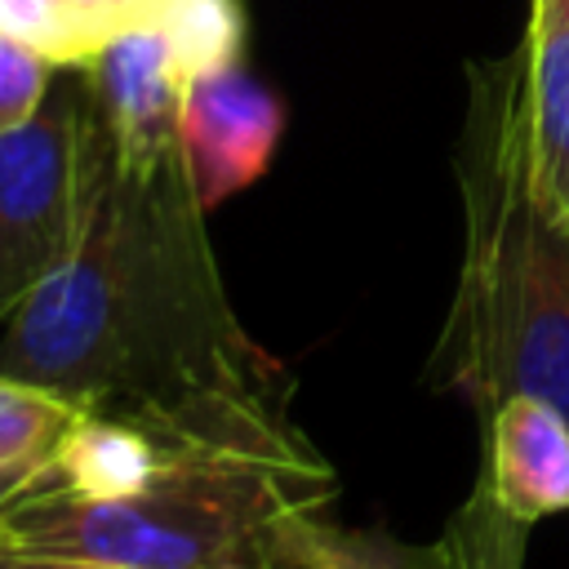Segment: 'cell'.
<instances>
[{"mask_svg":"<svg viewBox=\"0 0 569 569\" xmlns=\"http://www.w3.org/2000/svg\"><path fill=\"white\" fill-rule=\"evenodd\" d=\"M0 369L187 453L325 467L289 418L284 369L244 333L187 164L107 160L76 253L9 316Z\"/></svg>","mask_w":569,"mask_h":569,"instance_id":"1","label":"cell"},{"mask_svg":"<svg viewBox=\"0 0 569 569\" xmlns=\"http://www.w3.org/2000/svg\"><path fill=\"white\" fill-rule=\"evenodd\" d=\"M453 173L462 267L431 347V382L485 418L516 391L569 413V218L533 178L525 40L467 62Z\"/></svg>","mask_w":569,"mask_h":569,"instance_id":"2","label":"cell"},{"mask_svg":"<svg viewBox=\"0 0 569 569\" xmlns=\"http://www.w3.org/2000/svg\"><path fill=\"white\" fill-rule=\"evenodd\" d=\"M333 467L191 458L129 498H71L49 480L0 516V547L84 556L120 569H280L276 533L329 507Z\"/></svg>","mask_w":569,"mask_h":569,"instance_id":"3","label":"cell"},{"mask_svg":"<svg viewBox=\"0 0 569 569\" xmlns=\"http://www.w3.org/2000/svg\"><path fill=\"white\" fill-rule=\"evenodd\" d=\"M107 160L111 142L84 80L0 133V325L76 253Z\"/></svg>","mask_w":569,"mask_h":569,"instance_id":"4","label":"cell"},{"mask_svg":"<svg viewBox=\"0 0 569 569\" xmlns=\"http://www.w3.org/2000/svg\"><path fill=\"white\" fill-rule=\"evenodd\" d=\"M84 93L107 129L111 156L129 173H151L182 160V71L169 36L156 22H133L102 40V49L80 67Z\"/></svg>","mask_w":569,"mask_h":569,"instance_id":"5","label":"cell"},{"mask_svg":"<svg viewBox=\"0 0 569 569\" xmlns=\"http://www.w3.org/2000/svg\"><path fill=\"white\" fill-rule=\"evenodd\" d=\"M280 133V98L267 84H258L240 62L191 76L182 84V164L204 213L218 209L227 196L253 187L271 169Z\"/></svg>","mask_w":569,"mask_h":569,"instance_id":"6","label":"cell"},{"mask_svg":"<svg viewBox=\"0 0 569 569\" xmlns=\"http://www.w3.org/2000/svg\"><path fill=\"white\" fill-rule=\"evenodd\" d=\"M485 480L498 507L525 525L569 511V413L533 391L498 400L489 409Z\"/></svg>","mask_w":569,"mask_h":569,"instance_id":"7","label":"cell"},{"mask_svg":"<svg viewBox=\"0 0 569 569\" xmlns=\"http://www.w3.org/2000/svg\"><path fill=\"white\" fill-rule=\"evenodd\" d=\"M191 458H213V453L173 449L151 427L84 409L49 453V485L71 498H129L151 489L164 471ZM218 458H231V453H218Z\"/></svg>","mask_w":569,"mask_h":569,"instance_id":"8","label":"cell"},{"mask_svg":"<svg viewBox=\"0 0 569 569\" xmlns=\"http://www.w3.org/2000/svg\"><path fill=\"white\" fill-rule=\"evenodd\" d=\"M525 40L529 151L542 196L569 218V0H533Z\"/></svg>","mask_w":569,"mask_h":569,"instance_id":"9","label":"cell"},{"mask_svg":"<svg viewBox=\"0 0 569 569\" xmlns=\"http://www.w3.org/2000/svg\"><path fill=\"white\" fill-rule=\"evenodd\" d=\"M280 569H445L440 538L409 547L382 529H351L325 516V507L293 511L276 533Z\"/></svg>","mask_w":569,"mask_h":569,"instance_id":"10","label":"cell"},{"mask_svg":"<svg viewBox=\"0 0 569 569\" xmlns=\"http://www.w3.org/2000/svg\"><path fill=\"white\" fill-rule=\"evenodd\" d=\"M151 22L169 36L182 80L240 62V49H244L240 0H160Z\"/></svg>","mask_w":569,"mask_h":569,"instance_id":"11","label":"cell"},{"mask_svg":"<svg viewBox=\"0 0 569 569\" xmlns=\"http://www.w3.org/2000/svg\"><path fill=\"white\" fill-rule=\"evenodd\" d=\"M529 525L498 507L485 471L440 533L445 569H525Z\"/></svg>","mask_w":569,"mask_h":569,"instance_id":"12","label":"cell"},{"mask_svg":"<svg viewBox=\"0 0 569 569\" xmlns=\"http://www.w3.org/2000/svg\"><path fill=\"white\" fill-rule=\"evenodd\" d=\"M84 409L62 391L0 369V471L40 462Z\"/></svg>","mask_w":569,"mask_h":569,"instance_id":"13","label":"cell"},{"mask_svg":"<svg viewBox=\"0 0 569 569\" xmlns=\"http://www.w3.org/2000/svg\"><path fill=\"white\" fill-rule=\"evenodd\" d=\"M0 31L40 49L53 67L80 71L98 53V40L71 0H0Z\"/></svg>","mask_w":569,"mask_h":569,"instance_id":"14","label":"cell"},{"mask_svg":"<svg viewBox=\"0 0 569 569\" xmlns=\"http://www.w3.org/2000/svg\"><path fill=\"white\" fill-rule=\"evenodd\" d=\"M49 71H53V62L40 49L0 31V133L27 124L44 107Z\"/></svg>","mask_w":569,"mask_h":569,"instance_id":"15","label":"cell"},{"mask_svg":"<svg viewBox=\"0 0 569 569\" xmlns=\"http://www.w3.org/2000/svg\"><path fill=\"white\" fill-rule=\"evenodd\" d=\"M71 4H76V13L84 18V27H89V36L98 40V49H102V40H111L116 31H124V27H133V22H151L156 9H160V0H71Z\"/></svg>","mask_w":569,"mask_h":569,"instance_id":"16","label":"cell"},{"mask_svg":"<svg viewBox=\"0 0 569 569\" xmlns=\"http://www.w3.org/2000/svg\"><path fill=\"white\" fill-rule=\"evenodd\" d=\"M0 569H120V565H102V560H84V556H58V551L0 547Z\"/></svg>","mask_w":569,"mask_h":569,"instance_id":"17","label":"cell"},{"mask_svg":"<svg viewBox=\"0 0 569 569\" xmlns=\"http://www.w3.org/2000/svg\"><path fill=\"white\" fill-rule=\"evenodd\" d=\"M44 480H49V458H40V462H22V467H4V471H0V516H4L22 493L40 489Z\"/></svg>","mask_w":569,"mask_h":569,"instance_id":"18","label":"cell"},{"mask_svg":"<svg viewBox=\"0 0 569 569\" xmlns=\"http://www.w3.org/2000/svg\"><path fill=\"white\" fill-rule=\"evenodd\" d=\"M258 569H262V565H258Z\"/></svg>","mask_w":569,"mask_h":569,"instance_id":"19","label":"cell"}]
</instances>
